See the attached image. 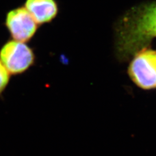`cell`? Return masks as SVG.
I'll use <instances>...</instances> for the list:
<instances>
[{"instance_id":"cell-6","label":"cell","mask_w":156,"mask_h":156,"mask_svg":"<svg viewBox=\"0 0 156 156\" xmlns=\"http://www.w3.org/2000/svg\"><path fill=\"white\" fill-rule=\"evenodd\" d=\"M10 80V73L0 60V96L5 89Z\"/></svg>"},{"instance_id":"cell-3","label":"cell","mask_w":156,"mask_h":156,"mask_svg":"<svg viewBox=\"0 0 156 156\" xmlns=\"http://www.w3.org/2000/svg\"><path fill=\"white\" fill-rule=\"evenodd\" d=\"M129 74L142 89L156 88V51L143 49L136 53L129 66Z\"/></svg>"},{"instance_id":"cell-2","label":"cell","mask_w":156,"mask_h":156,"mask_svg":"<svg viewBox=\"0 0 156 156\" xmlns=\"http://www.w3.org/2000/svg\"><path fill=\"white\" fill-rule=\"evenodd\" d=\"M35 59L33 50L25 42L9 41L0 50V60L12 75L25 72L34 64Z\"/></svg>"},{"instance_id":"cell-5","label":"cell","mask_w":156,"mask_h":156,"mask_svg":"<svg viewBox=\"0 0 156 156\" xmlns=\"http://www.w3.org/2000/svg\"><path fill=\"white\" fill-rule=\"evenodd\" d=\"M25 8L38 25L51 22L58 11L55 0H26Z\"/></svg>"},{"instance_id":"cell-4","label":"cell","mask_w":156,"mask_h":156,"mask_svg":"<svg viewBox=\"0 0 156 156\" xmlns=\"http://www.w3.org/2000/svg\"><path fill=\"white\" fill-rule=\"evenodd\" d=\"M5 26L13 40L26 42L37 31V23L27 10L23 7L10 11L6 16Z\"/></svg>"},{"instance_id":"cell-1","label":"cell","mask_w":156,"mask_h":156,"mask_svg":"<svg viewBox=\"0 0 156 156\" xmlns=\"http://www.w3.org/2000/svg\"><path fill=\"white\" fill-rule=\"evenodd\" d=\"M156 37V2L135 7L127 12L116 27V51L128 58Z\"/></svg>"}]
</instances>
